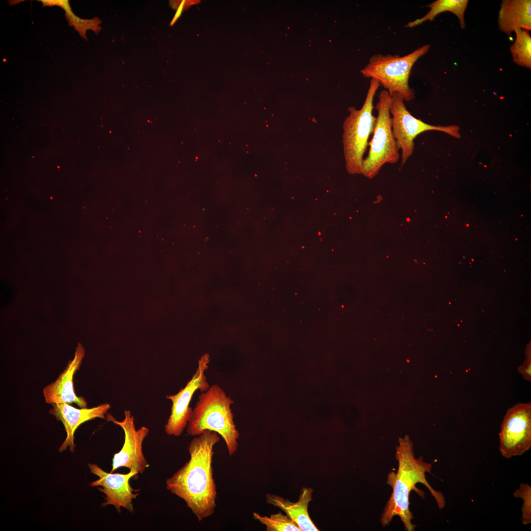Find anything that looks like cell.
<instances>
[{"label":"cell","mask_w":531,"mask_h":531,"mask_svg":"<svg viewBox=\"0 0 531 531\" xmlns=\"http://www.w3.org/2000/svg\"><path fill=\"white\" fill-rule=\"evenodd\" d=\"M209 362L208 354L202 355L198 360L195 373L185 386L177 393L166 396L172 404L170 415L164 427L167 435L179 437L182 434L191 417L193 409L190 403L194 393L197 390L205 391L209 387L205 373Z\"/></svg>","instance_id":"9c48e42d"},{"label":"cell","mask_w":531,"mask_h":531,"mask_svg":"<svg viewBox=\"0 0 531 531\" xmlns=\"http://www.w3.org/2000/svg\"><path fill=\"white\" fill-rule=\"evenodd\" d=\"M390 114L393 133L399 150H401L402 163L404 164L412 155L414 140L419 134L428 130H437L459 138V127L435 126L426 123L413 116L408 110L404 100L397 93L390 94Z\"/></svg>","instance_id":"52a82bcc"},{"label":"cell","mask_w":531,"mask_h":531,"mask_svg":"<svg viewBox=\"0 0 531 531\" xmlns=\"http://www.w3.org/2000/svg\"><path fill=\"white\" fill-rule=\"evenodd\" d=\"M516 39L511 46L513 61L519 65L531 68V37L529 31L522 29L515 30Z\"/></svg>","instance_id":"e0dca14e"},{"label":"cell","mask_w":531,"mask_h":531,"mask_svg":"<svg viewBox=\"0 0 531 531\" xmlns=\"http://www.w3.org/2000/svg\"><path fill=\"white\" fill-rule=\"evenodd\" d=\"M430 47V45H425L403 57L375 54L370 58L361 73L365 77L377 80L390 94L397 93L404 101H410L414 98V92L409 85L412 68Z\"/></svg>","instance_id":"5b68a950"},{"label":"cell","mask_w":531,"mask_h":531,"mask_svg":"<svg viewBox=\"0 0 531 531\" xmlns=\"http://www.w3.org/2000/svg\"><path fill=\"white\" fill-rule=\"evenodd\" d=\"M513 495L523 500L521 507V520L523 525H527L531 522V486L528 483H522L519 488L515 491Z\"/></svg>","instance_id":"ffe728a7"},{"label":"cell","mask_w":531,"mask_h":531,"mask_svg":"<svg viewBox=\"0 0 531 531\" xmlns=\"http://www.w3.org/2000/svg\"><path fill=\"white\" fill-rule=\"evenodd\" d=\"M255 519L266 527L267 531H301V529L287 515L281 512L272 514L270 516H262L258 513L253 514Z\"/></svg>","instance_id":"ac0fdd59"},{"label":"cell","mask_w":531,"mask_h":531,"mask_svg":"<svg viewBox=\"0 0 531 531\" xmlns=\"http://www.w3.org/2000/svg\"><path fill=\"white\" fill-rule=\"evenodd\" d=\"M390 97L389 92L384 89L380 92L376 104L378 116L369 143L368 153L362 166V174L370 179L375 177L385 164H395L400 159L399 149L391 126Z\"/></svg>","instance_id":"8992f818"},{"label":"cell","mask_w":531,"mask_h":531,"mask_svg":"<svg viewBox=\"0 0 531 531\" xmlns=\"http://www.w3.org/2000/svg\"><path fill=\"white\" fill-rule=\"evenodd\" d=\"M220 440L210 430L194 437L188 447L189 461L166 481L167 489L185 502L199 522L211 516L216 506L212 464L213 447Z\"/></svg>","instance_id":"6da1fadb"},{"label":"cell","mask_w":531,"mask_h":531,"mask_svg":"<svg viewBox=\"0 0 531 531\" xmlns=\"http://www.w3.org/2000/svg\"><path fill=\"white\" fill-rule=\"evenodd\" d=\"M200 2V0H180L179 4L177 9L176 12L171 20L170 25L173 26L177 21L180 17L182 13L185 10L188 9L191 5L197 4Z\"/></svg>","instance_id":"44dd1931"},{"label":"cell","mask_w":531,"mask_h":531,"mask_svg":"<svg viewBox=\"0 0 531 531\" xmlns=\"http://www.w3.org/2000/svg\"><path fill=\"white\" fill-rule=\"evenodd\" d=\"M499 449L506 459L520 456L531 447V403L519 402L507 411L499 433Z\"/></svg>","instance_id":"ba28073f"},{"label":"cell","mask_w":531,"mask_h":531,"mask_svg":"<svg viewBox=\"0 0 531 531\" xmlns=\"http://www.w3.org/2000/svg\"><path fill=\"white\" fill-rule=\"evenodd\" d=\"M43 6H58L63 8L64 11L70 7L68 0H41Z\"/></svg>","instance_id":"603a6c76"},{"label":"cell","mask_w":531,"mask_h":531,"mask_svg":"<svg viewBox=\"0 0 531 531\" xmlns=\"http://www.w3.org/2000/svg\"><path fill=\"white\" fill-rule=\"evenodd\" d=\"M124 417L121 421L116 420L110 413L107 414L106 419L119 426L124 433V442L120 450L114 454L112 460L113 472L119 468L125 467L130 472L143 474L149 466L144 455L143 443L149 433V429L142 426L136 429L134 417L129 410L124 412Z\"/></svg>","instance_id":"30bf717a"},{"label":"cell","mask_w":531,"mask_h":531,"mask_svg":"<svg viewBox=\"0 0 531 531\" xmlns=\"http://www.w3.org/2000/svg\"><path fill=\"white\" fill-rule=\"evenodd\" d=\"M399 442L395 453L398 468L397 472H391L387 475L386 482L392 488V492L384 507L380 522L384 527L390 524L395 516H398L405 530L413 531L416 526L412 523L414 517L409 508L410 494L414 490L422 499L425 495L416 488V484L420 483L428 488L440 509L445 506V499L442 493L434 490L427 481L426 472L431 473L432 464L425 462L422 456L415 458L413 444L409 436L400 438Z\"/></svg>","instance_id":"7a4b0ae2"},{"label":"cell","mask_w":531,"mask_h":531,"mask_svg":"<svg viewBox=\"0 0 531 531\" xmlns=\"http://www.w3.org/2000/svg\"><path fill=\"white\" fill-rule=\"evenodd\" d=\"M469 0H437L427 6L430 8L429 11L423 17L410 22L407 27L413 28L418 26L426 21H433L438 14L445 11L454 14L458 18L461 28H466L464 14Z\"/></svg>","instance_id":"2e32d148"},{"label":"cell","mask_w":531,"mask_h":531,"mask_svg":"<svg viewBox=\"0 0 531 531\" xmlns=\"http://www.w3.org/2000/svg\"><path fill=\"white\" fill-rule=\"evenodd\" d=\"M500 30L509 36L517 29L531 30V0H503L498 16Z\"/></svg>","instance_id":"9a60e30c"},{"label":"cell","mask_w":531,"mask_h":531,"mask_svg":"<svg viewBox=\"0 0 531 531\" xmlns=\"http://www.w3.org/2000/svg\"><path fill=\"white\" fill-rule=\"evenodd\" d=\"M380 83L371 79L364 103L359 110L349 107L350 114L343 125L342 142L347 171L351 174L362 173L364 154L373 133L376 117L373 115L374 98Z\"/></svg>","instance_id":"277c9868"},{"label":"cell","mask_w":531,"mask_h":531,"mask_svg":"<svg viewBox=\"0 0 531 531\" xmlns=\"http://www.w3.org/2000/svg\"><path fill=\"white\" fill-rule=\"evenodd\" d=\"M110 407L108 403H103L91 408L80 409L67 403L52 404V408L49 412L62 423L66 434L64 441L59 448V452H61L68 448L71 452H74L75 447L74 433L78 427L95 418L106 419L105 415Z\"/></svg>","instance_id":"4fadbf2b"},{"label":"cell","mask_w":531,"mask_h":531,"mask_svg":"<svg viewBox=\"0 0 531 531\" xmlns=\"http://www.w3.org/2000/svg\"><path fill=\"white\" fill-rule=\"evenodd\" d=\"M313 491L310 488H303L298 500L295 502L271 494L266 495V501L283 510L301 531H318L319 530L310 519L308 512L309 503L312 500Z\"/></svg>","instance_id":"5bb4252c"},{"label":"cell","mask_w":531,"mask_h":531,"mask_svg":"<svg viewBox=\"0 0 531 531\" xmlns=\"http://www.w3.org/2000/svg\"><path fill=\"white\" fill-rule=\"evenodd\" d=\"M65 16L68 24L73 27L77 31L80 35L84 39L88 40L86 36V32L88 30H93L96 34H97L101 30V27L99 26L102 22L98 17H94L91 19H83L76 16L70 10L65 13Z\"/></svg>","instance_id":"d6986e66"},{"label":"cell","mask_w":531,"mask_h":531,"mask_svg":"<svg viewBox=\"0 0 531 531\" xmlns=\"http://www.w3.org/2000/svg\"><path fill=\"white\" fill-rule=\"evenodd\" d=\"M528 351V355L524 363L518 367V372L522 376L523 379L529 382H531V360L530 352Z\"/></svg>","instance_id":"7402d4cb"},{"label":"cell","mask_w":531,"mask_h":531,"mask_svg":"<svg viewBox=\"0 0 531 531\" xmlns=\"http://www.w3.org/2000/svg\"><path fill=\"white\" fill-rule=\"evenodd\" d=\"M85 351L81 343L76 348L74 357L65 369L53 383L45 386L43 394L45 402L49 404L75 403L80 408H85L87 402L82 396L76 395L74 388L73 378L80 367Z\"/></svg>","instance_id":"7c38bea8"},{"label":"cell","mask_w":531,"mask_h":531,"mask_svg":"<svg viewBox=\"0 0 531 531\" xmlns=\"http://www.w3.org/2000/svg\"><path fill=\"white\" fill-rule=\"evenodd\" d=\"M231 397L218 385L213 384L199 395L186 432L196 437L205 430L215 431L224 440L229 455L237 451L240 436L234 421Z\"/></svg>","instance_id":"3957f363"},{"label":"cell","mask_w":531,"mask_h":531,"mask_svg":"<svg viewBox=\"0 0 531 531\" xmlns=\"http://www.w3.org/2000/svg\"><path fill=\"white\" fill-rule=\"evenodd\" d=\"M90 472L98 477V479L90 483L91 487L98 489L105 495L102 506L112 505L119 513L121 508H125L131 513L134 512L133 500L137 498L140 489H134L130 485L132 477L138 478L132 472L127 473L107 472L95 464H88Z\"/></svg>","instance_id":"8fae6325"}]
</instances>
